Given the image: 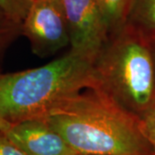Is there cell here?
Returning <instances> with one entry per match:
<instances>
[{"mask_svg":"<svg viewBox=\"0 0 155 155\" xmlns=\"http://www.w3.org/2000/svg\"><path fill=\"white\" fill-rule=\"evenodd\" d=\"M44 120L77 153L152 155L141 120L98 89L69 97Z\"/></svg>","mask_w":155,"mask_h":155,"instance_id":"obj_1","label":"cell"},{"mask_svg":"<svg viewBox=\"0 0 155 155\" xmlns=\"http://www.w3.org/2000/svg\"><path fill=\"white\" fill-rule=\"evenodd\" d=\"M96 85L93 61L70 49L42 67L0 72V116L11 124L44 119L62 102Z\"/></svg>","mask_w":155,"mask_h":155,"instance_id":"obj_2","label":"cell"},{"mask_svg":"<svg viewBox=\"0 0 155 155\" xmlns=\"http://www.w3.org/2000/svg\"><path fill=\"white\" fill-rule=\"evenodd\" d=\"M93 68L95 89L141 119L155 100V61L149 40L125 25L110 35Z\"/></svg>","mask_w":155,"mask_h":155,"instance_id":"obj_3","label":"cell"},{"mask_svg":"<svg viewBox=\"0 0 155 155\" xmlns=\"http://www.w3.org/2000/svg\"><path fill=\"white\" fill-rule=\"evenodd\" d=\"M22 35L35 54L46 58L70 45V34L62 0H34L22 22Z\"/></svg>","mask_w":155,"mask_h":155,"instance_id":"obj_4","label":"cell"},{"mask_svg":"<svg viewBox=\"0 0 155 155\" xmlns=\"http://www.w3.org/2000/svg\"><path fill=\"white\" fill-rule=\"evenodd\" d=\"M71 50L94 61L110 34L96 0H62Z\"/></svg>","mask_w":155,"mask_h":155,"instance_id":"obj_5","label":"cell"},{"mask_svg":"<svg viewBox=\"0 0 155 155\" xmlns=\"http://www.w3.org/2000/svg\"><path fill=\"white\" fill-rule=\"evenodd\" d=\"M5 134L28 155L77 153L44 119H31L11 124Z\"/></svg>","mask_w":155,"mask_h":155,"instance_id":"obj_6","label":"cell"},{"mask_svg":"<svg viewBox=\"0 0 155 155\" xmlns=\"http://www.w3.org/2000/svg\"><path fill=\"white\" fill-rule=\"evenodd\" d=\"M126 26L147 40L155 38V0H130Z\"/></svg>","mask_w":155,"mask_h":155,"instance_id":"obj_7","label":"cell"},{"mask_svg":"<svg viewBox=\"0 0 155 155\" xmlns=\"http://www.w3.org/2000/svg\"><path fill=\"white\" fill-rule=\"evenodd\" d=\"M96 2L110 35L119 32L125 27L130 0H96Z\"/></svg>","mask_w":155,"mask_h":155,"instance_id":"obj_8","label":"cell"},{"mask_svg":"<svg viewBox=\"0 0 155 155\" xmlns=\"http://www.w3.org/2000/svg\"><path fill=\"white\" fill-rule=\"evenodd\" d=\"M19 35H22V23L15 21L0 9V62L10 45Z\"/></svg>","mask_w":155,"mask_h":155,"instance_id":"obj_9","label":"cell"},{"mask_svg":"<svg viewBox=\"0 0 155 155\" xmlns=\"http://www.w3.org/2000/svg\"><path fill=\"white\" fill-rule=\"evenodd\" d=\"M34 0H0V9L15 21L22 23Z\"/></svg>","mask_w":155,"mask_h":155,"instance_id":"obj_10","label":"cell"},{"mask_svg":"<svg viewBox=\"0 0 155 155\" xmlns=\"http://www.w3.org/2000/svg\"><path fill=\"white\" fill-rule=\"evenodd\" d=\"M140 120L146 137L149 142L152 155H155V100Z\"/></svg>","mask_w":155,"mask_h":155,"instance_id":"obj_11","label":"cell"},{"mask_svg":"<svg viewBox=\"0 0 155 155\" xmlns=\"http://www.w3.org/2000/svg\"><path fill=\"white\" fill-rule=\"evenodd\" d=\"M0 155H28L0 129Z\"/></svg>","mask_w":155,"mask_h":155,"instance_id":"obj_12","label":"cell"},{"mask_svg":"<svg viewBox=\"0 0 155 155\" xmlns=\"http://www.w3.org/2000/svg\"><path fill=\"white\" fill-rule=\"evenodd\" d=\"M11 127V123L9 122H7L6 120L3 119L0 116V129L3 130L4 132H7L9 130V128Z\"/></svg>","mask_w":155,"mask_h":155,"instance_id":"obj_13","label":"cell"},{"mask_svg":"<svg viewBox=\"0 0 155 155\" xmlns=\"http://www.w3.org/2000/svg\"><path fill=\"white\" fill-rule=\"evenodd\" d=\"M150 44H151V48H152V51H153V57H154V61H155V38L149 40Z\"/></svg>","mask_w":155,"mask_h":155,"instance_id":"obj_14","label":"cell"},{"mask_svg":"<svg viewBox=\"0 0 155 155\" xmlns=\"http://www.w3.org/2000/svg\"><path fill=\"white\" fill-rule=\"evenodd\" d=\"M75 155H96V154H86V153H76Z\"/></svg>","mask_w":155,"mask_h":155,"instance_id":"obj_15","label":"cell"}]
</instances>
